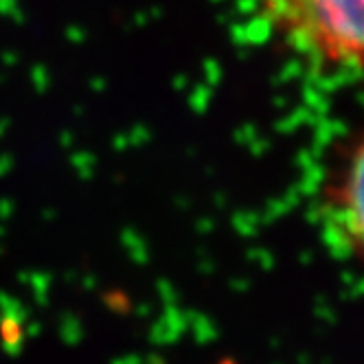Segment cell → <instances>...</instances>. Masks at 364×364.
<instances>
[{
  "label": "cell",
  "mask_w": 364,
  "mask_h": 364,
  "mask_svg": "<svg viewBox=\"0 0 364 364\" xmlns=\"http://www.w3.org/2000/svg\"><path fill=\"white\" fill-rule=\"evenodd\" d=\"M272 27L311 68L355 77L362 68V0H262Z\"/></svg>",
  "instance_id": "6da1fadb"
},
{
  "label": "cell",
  "mask_w": 364,
  "mask_h": 364,
  "mask_svg": "<svg viewBox=\"0 0 364 364\" xmlns=\"http://www.w3.org/2000/svg\"><path fill=\"white\" fill-rule=\"evenodd\" d=\"M321 230L329 248L343 257L362 248V145L355 143L349 159L336 169L318 204Z\"/></svg>",
  "instance_id": "7a4b0ae2"
}]
</instances>
